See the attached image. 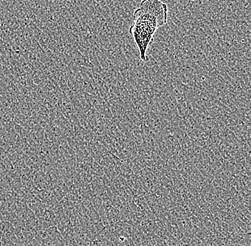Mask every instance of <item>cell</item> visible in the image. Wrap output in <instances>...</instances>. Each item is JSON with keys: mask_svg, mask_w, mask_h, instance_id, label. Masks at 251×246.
Segmentation results:
<instances>
[{"mask_svg": "<svg viewBox=\"0 0 251 246\" xmlns=\"http://www.w3.org/2000/svg\"><path fill=\"white\" fill-rule=\"evenodd\" d=\"M167 20V5L161 0H142L135 10L129 32L134 39L141 61L147 60V49L153 42L155 33Z\"/></svg>", "mask_w": 251, "mask_h": 246, "instance_id": "cell-1", "label": "cell"}]
</instances>
